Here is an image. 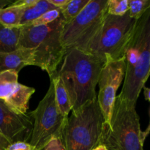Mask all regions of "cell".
Listing matches in <instances>:
<instances>
[{
    "label": "cell",
    "instance_id": "6da1fadb",
    "mask_svg": "<svg viewBox=\"0 0 150 150\" xmlns=\"http://www.w3.org/2000/svg\"><path fill=\"white\" fill-rule=\"evenodd\" d=\"M105 61L95 55L73 48L65 52L57 74L68 94L72 112L96 100V86Z\"/></svg>",
    "mask_w": 150,
    "mask_h": 150
},
{
    "label": "cell",
    "instance_id": "7a4b0ae2",
    "mask_svg": "<svg viewBox=\"0 0 150 150\" xmlns=\"http://www.w3.org/2000/svg\"><path fill=\"white\" fill-rule=\"evenodd\" d=\"M126 71L119 98L136 105L150 76V7L137 21L125 54Z\"/></svg>",
    "mask_w": 150,
    "mask_h": 150
},
{
    "label": "cell",
    "instance_id": "3957f363",
    "mask_svg": "<svg viewBox=\"0 0 150 150\" xmlns=\"http://www.w3.org/2000/svg\"><path fill=\"white\" fill-rule=\"evenodd\" d=\"M64 23L61 16L49 24L21 28L19 47L35 49L34 66L46 72L50 79L57 74V68L65 54L61 42Z\"/></svg>",
    "mask_w": 150,
    "mask_h": 150
},
{
    "label": "cell",
    "instance_id": "277c9868",
    "mask_svg": "<svg viewBox=\"0 0 150 150\" xmlns=\"http://www.w3.org/2000/svg\"><path fill=\"white\" fill-rule=\"evenodd\" d=\"M136 105L117 96L109 123L103 122L100 145L107 150H144Z\"/></svg>",
    "mask_w": 150,
    "mask_h": 150
},
{
    "label": "cell",
    "instance_id": "5b68a950",
    "mask_svg": "<svg viewBox=\"0 0 150 150\" xmlns=\"http://www.w3.org/2000/svg\"><path fill=\"white\" fill-rule=\"evenodd\" d=\"M104 119L98 101L85 105L68 117L62 132L65 150H92L100 145Z\"/></svg>",
    "mask_w": 150,
    "mask_h": 150
},
{
    "label": "cell",
    "instance_id": "8992f818",
    "mask_svg": "<svg viewBox=\"0 0 150 150\" xmlns=\"http://www.w3.org/2000/svg\"><path fill=\"white\" fill-rule=\"evenodd\" d=\"M136 22L129 16L128 12L123 16L107 13L100 30L86 53L100 57L105 61L125 58Z\"/></svg>",
    "mask_w": 150,
    "mask_h": 150
},
{
    "label": "cell",
    "instance_id": "52a82bcc",
    "mask_svg": "<svg viewBox=\"0 0 150 150\" xmlns=\"http://www.w3.org/2000/svg\"><path fill=\"white\" fill-rule=\"evenodd\" d=\"M107 4L108 0H89L75 18L64 23L61 42L65 52L73 48L86 52L102 27L107 14Z\"/></svg>",
    "mask_w": 150,
    "mask_h": 150
},
{
    "label": "cell",
    "instance_id": "ba28073f",
    "mask_svg": "<svg viewBox=\"0 0 150 150\" xmlns=\"http://www.w3.org/2000/svg\"><path fill=\"white\" fill-rule=\"evenodd\" d=\"M29 115L33 120V127L29 143L33 150H42L53 138L61 137L68 117L62 115L57 108L52 80L44 98Z\"/></svg>",
    "mask_w": 150,
    "mask_h": 150
},
{
    "label": "cell",
    "instance_id": "9c48e42d",
    "mask_svg": "<svg viewBox=\"0 0 150 150\" xmlns=\"http://www.w3.org/2000/svg\"><path fill=\"white\" fill-rule=\"evenodd\" d=\"M126 71L125 59L106 60L98 80L99 91L97 101L102 112L104 122L109 123L117 98V92L124 81Z\"/></svg>",
    "mask_w": 150,
    "mask_h": 150
},
{
    "label": "cell",
    "instance_id": "30bf717a",
    "mask_svg": "<svg viewBox=\"0 0 150 150\" xmlns=\"http://www.w3.org/2000/svg\"><path fill=\"white\" fill-rule=\"evenodd\" d=\"M33 123L29 114H18L0 99V134L11 143L29 140Z\"/></svg>",
    "mask_w": 150,
    "mask_h": 150
},
{
    "label": "cell",
    "instance_id": "8fae6325",
    "mask_svg": "<svg viewBox=\"0 0 150 150\" xmlns=\"http://www.w3.org/2000/svg\"><path fill=\"white\" fill-rule=\"evenodd\" d=\"M34 48L19 47L8 53H0V71L14 70L19 73L26 66H34Z\"/></svg>",
    "mask_w": 150,
    "mask_h": 150
},
{
    "label": "cell",
    "instance_id": "7c38bea8",
    "mask_svg": "<svg viewBox=\"0 0 150 150\" xmlns=\"http://www.w3.org/2000/svg\"><path fill=\"white\" fill-rule=\"evenodd\" d=\"M35 92V88L18 83L14 91L4 101L16 114H26L29 108V101Z\"/></svg>",
    "mask_w": 150,
    "mask_h": 150
},
{
    "label": "cell",
    "instance_id": "4fadbf2b",
    "mask_svg": "<svg viewBox=\"0 0 150 150\" xmlns=\"http://www.w3.org/2000/svg\"><path fill=\"white\" fill-rule=\"evenodd\" d=\"M20 27H7L0 24V53H8L19 47Z\"/></svg>",
    "mask_w": 150,
    "mask_h": 150
},
{
    "label": "cell",
    "instance_id": "5bb4252c",
    "mask_svg": "<svg viewBox=\"0 0 150 150\" xmlns=\"http://www.w3.org/2000/svg\"><path fill=\"white\" fill-rule=\"evenodd\" d=\"M50 80H52L54 82L55 102L57 108L62 115L67 118L69 117V113L72 111V106L68 94L63 84L62 81L58 74L50 79Z\"/></svg>",
    "mask_w": 150,
    "mask_h": 150
},
{
    "label": "cell",
    "instance_id": "9a60e30c",
    "mask_svg": "<svg viewBox=\"0 0 150 150\" xmlns=\"http://www.w3.org/2000/svg\"><path fill=\"white\" fill-rule=\"evenodd\" d=\"M54 9L58 8L51 4L48 0H38L35 4L23 10L21 26H26L45 13Z\"/></svg>",
    "mask_w": 150,
    "mask_h": 150
},
{
    "label": "cell",
    "instance_id": "2e32d148",
    "mask_svg": "<svg viewBox=\"0 0 150 150\" xmlns=\"http://www.w3.org/2000/svg\"><path fill=\"white\" fill-rule=\"evenodd\" d=\"M23 10L12 3L0 10V24L7 27H20Z\"/></svg>",
    "mask_w": 150,
    "mask_h": 150
},
{
    "label": "cell",
    "instance_id": "e0dca14e",
    "mask_svg": "<svg viewBox=\"0 0 150 150\" xmlns=\"http://www.w3.org/2000/svg\"><path fill=\"white\" fill-rule=\"evenodd\" d=\"M18 84V73L14 70L0 71V99L5 100Z\"/></svg>",
    "mask_w": 150,
    "mask_h": 150
},
{
    "label": "cell",
    "instance_id": "ac0fdd59",
    "mask_svg": "<svg viewBox=\"0 0 150 150\" xmlns=\"http://www.w3.org/2000/svg\"><path fill=\"white\" fill-rule=\"evenodd\" d=\"M89 0H70L64 7L60 9L62 17L64 23H69L75 18L89 3Z\"/></svg>",
    "mask_w": 150,
    "mask_h": 150
},
{
    "label": "cell",
    "instance_id": "d6986e66",
    "mask_svg": "<svg viewBox=\"0 0 150 150\" xmlns=\"http://www.w3.org/2000/svg\"><path fill=\"white\" fill-rule=\"evenodd\" d=\"M128 14L138 21L150 7V0H128Z\"/></svg>",
    "mask_w": 150,
    "mask_h": 150
},
{
    "label": "cell",
    "instance_id": "ffe728a7",
    "mask_svg": "<svg viewBox=\"0 0 150 150\" xmlns=\"http://www.w3.org/2000/svg\"><path fill=\"white\" fill-rule=\"evenodd\" d=\"M128 0H108V14L116 16H123L128 12Z\"/></svg>",
    "mask_w": 150,
    "mask_h": 150
},
{
    "label": "cell",
    "instance_id": "44dd1931",
    "mask_svg": "<svg viewBox=\"0 0 150 150\" xmlns=\"http://www.w3.org/2000/svg\"><path fill=\"white\" fill-rule=\"evenodd\" d=\"M62 16L61 10L60 9H54V10H49L46 12L42 16H40L38 18L35 19L33 21L29 23L26 26H42V25H47L52 22L55 21L58 18H59Z\"/></svg>",
    "mask_w": 150,
    "mask_h": 150
},
{
    "label": "cell",
    "instance_id": "7402d4cb",
    "mask_svg": "<svg viewBox=\"0 0 150 150\" xmlns=\"http://www.w3.org/2000/svg\"><path fill=\"white\" fill-rule=\"evenodd\" d=\"M42 150H65L60 138H53Z\"/></svg>",
    "mask_w": 150,
    "mask_h": 150
},
{
    "label": "cell",
    "instance_id": "603a6c76",
    "mask_svg": "<svg viewBox=\"0 0 150 150\" xmlns=\"http://www.w3.org/2000/svg\"><path fill=\"white\" fill-rule=\"evenodd\" d=\"M6 150H33V147L29 142H16L10 144Z\"/></svg>",
    "mask_w": 150,
    "mask_h": 150
},
{
    "label": "cell",
    "instance_id": "cb8c5ba5",
    "mask_svg": "<svg viewBox=\"0 0 150 150\" xmlns=\"http://www.w3.org/2000/svg\"><path fill=\"white\" fill-rule=\"evenodd\" d=\"M38 1V0H18V1H13V4L21 7L23 10H25V9L36 4Z\"/></svg>",
    "mask_w": 150,
    "mask_h": 150
},
{
    "label": "cell",
    "instance_id": "d4e9b609",
    "mask_svg": "<svg viewBox=\"0 0 150 150\" xmlns=\"http://www.w3.org/2000/svg\"><path fill=\"white\" fill-rule=\"evenodd\" d=\"M48 1L55 7L58 9H62L70 1V0H48Z\"/></svg>",
    "mask_w": 150,
    "mask_h": 150
},
{
    "label": "cell",
    "instance_id": "484cf974",
    "mask_svg": "<svg viewBox=\"0 0 150 150\" xmlns=\"http://www.w3.org/2000/svg\"><path fill=\"white\" fill-rule=\"evenodd\" d=\"M11 142L7 140L4 136L0 134V150H6Z\"/></svg>",
    "mask_w": 150,
    "mask_h": 150
},
{
    "label": "cell",
    "instance_id": "4316f807",
    "mask_svg": "<svg viewBox=\"0 0 150 150\" xmlns=\"http://www.w3.org/2000/svg\"><path fill=\"white\" fill-rule=\"evenodd\" d=\"M149 117H150V108H149ZM150 134V120H149V125L148 127H146V130L144 131H142V140H143L144 142H145L146 141V138L148 137V136Z\"/></svg>",
    "mask_w": 150,
    "mask_h": 150
},
{
    "label": "cell",
    "instance_id": "83f0119b",
    "mask_svg": "<svg viewBox=\"0 0 150 150\" xmlns=\"http://www.w3.org/2000/svg\"><path fill=\"white\" fill-rule=\"evenodd\" d=\"M144 98L146 100L149 101L150 103V88L144 86Z\"/></svg>",
    "mask_w": 150,
    "mask_h": 150
},
{
    "label": "cell",
    "instance_id": "f1b7e54d",
    "mask_svg": "<svg viewBox=\"0 0 150 150\" xmlns=\"http://www.w3.org/2000/svg\"><path fill=\"white\" fill-rule=\"evenodd\" d=\"M13 1H10V0H0V10L4 7H6V6H8L11 4Z\"/></svg>",
    "mask_w": 150,
    "mask_h": 150
},
{
    "label": "cell",
    "instance_id": "f546056e",
    "mask_svg": "<svg viewBox=\"0 0 150 150\" xmlns=\"http://www.w3.org/2000/svg\"><path fill=\"white\" fill-rule=\"evenodd\" d=\"M92 150H107V149L103 145H98V146H96L95 149H93Z\"/></svg>",
    "mask_w": 150,
    "mask_h": 150
}]
</instances>
